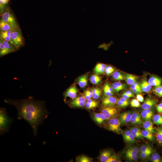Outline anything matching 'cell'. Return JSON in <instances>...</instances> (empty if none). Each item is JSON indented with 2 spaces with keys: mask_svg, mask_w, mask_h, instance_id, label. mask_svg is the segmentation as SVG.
Segmentation results:
<instances>
[{
  "mask_svg": "<svg viewBox=\"0 0 162 162\" xmlns=\"http://www.w3.org/2000/svg\"><path fill=\"white\" fill-rule=\"evenodd\" d=\"M131 90L134 93L137 94L140 93L142 92L141 89L138 88H134Z\"/></svg>",
  "mask_w": 162,
  "mask_h": 162,
  "instance_id": "db71d44e",
  "label": "cell"
},
{
  "mask_svg": "<svg viewBox=\"0 0 162 162\" xmlns=\"http://www.w3.org/2000/svg\"><path fill=\"white\" fill-rule=\"evenodd\" d=\"M135 139V138L131 134L129 136L125 142L129 144H133L135 143L136 142Z\"/></svg>",
  "mask_w": 162,
  "mask_h": 162,
  "instance_id": "ee69618b",
  "label": "cell"
},
{
  "mask_svg": "<svg viewBox=\"0 0 162 162\" xmlns=\"http://www.w3.org/2000/svg\"><path fill=\"white\" fill-rule=\"evenodd\" d=\"M153 92L157 95L162 97V86H161L155 87L153 89Z\"/></svg>",
  "mask_w": 162,
  "mask_h": 162,
  "instance_id": "74e56055",
  "label": "cell"
},
{
  "mask_svg": "<svg viewBox=\"0 0 162 162\" xmlns=\"http://www.w3.org/2000/svg\"><path fill=\"white\" fill-rule=\"evenodd\" d=\"M112 155V152L109 149H104L100 153L99 159L101 162H107V161Z\"/></svg>",
  "mask_w": 162,
  "mask_h": 162,
  "instance_id": "2e32d148",
  "label": "cell"
},
{
  "mask_svg": "<svg viewBox=\"0 0 162 162\" xmlns=\"http://www.w3.org/2000/svg\"><path fill=\"white\" fill-rule=\"evenodd\" d=\"M12 30L7 31L0 32V39L5 41H10V36Z\"/></svg>",
  "mask_w": 162,
  "mask_h": 162,
  "instance_id": "f1b7e54d",
  "label": "cell"
},
{
  "mask_svg": "<svg viewBox=\"0 0 162 162\" xmlns=\"http://www.w3.org/2000/svg\"><path fill=\"white\" fill-rule=\"evenodd\" d=\"M149 151H153L152 147L148 145H144L140 147V152H145Z\"/></svg>",
  "mask_w": 162,
  "mask_h": 162,
  "instance_id": "b9f144b4",
  "label": "cell"
},
{
  "mask_svg": "<svg viewBox=\"0 0 162 162\" xmlns=\"http://www.w3.org/2000/svg\"><path fill=\"white\" fill-rule=\"evenodd\" d=\"M91 83L94 84H97L101 81V77L97 74L92 75L90 79Z\"/></svg>",
  "mask_w": 162,
  "mask_h": 162,
  "instance_id": "e575fe53",
  "label": "cell"
},
{
  "mask_svg": "<svg viewBox=\"0 0 162 162\" xmlns=\"http://www.w3.org/2000/svg\"><path fill=\"white\" fill-rule=\"evenodd\" d=\"M130 105L131 106L134 107H139L141 106L140 101L135 99H132L131 100Z\"/></svg>",
  "mask_w": 162,
  "mask_h": 162,
  "instance_id": "f35d334b",
  "label": "cell"
},
{
  "mask_svg": "<svg viewBox=\"0 0 162 162\" xmlns=\"http://www.w3.org/2000/svg\"><path fill=\"white\" fill-rule=\"evenodd\" d=\"M152 161L153 162H160L161 161V159L160 155L158 153H153L151 158Z\"/></svg>",
  "mask_w": 162,
  "mask_h": 162,
  "instance_id": "8d00e7d4",
  "label": "cell"
},
{
  "mask_svg": "<svg viewBox=\"0 0 162 162\" xmlns=\"http://www.w3.org/2000/svg\"><path fill=\"white\" fill-rule=\"evenodd\" d=\"M4 101L15 107L19 118L23 119L29 124L36 136L38 126L42 124L49 113L45 102L36 100L31 96L20 100L6 99Z\"/></svg>",
  "mask_w": 162,
  "mask_h": 162,
  "instance_id": "6da1fadb",
  "label": "cell"
},
{
  "mask_svg": "<svg viewBox=\"0 0 162 162\" xmlns=\"http://www.w3.org/2000/svg\"><path fill=\"white\" fill-rule=\"evenodd\" d=\"M10 38V42L15 46L17 50L23 45V39L19 26L12 30Z\"/></svg>",
  "mask_w": 162,
  "mask_h": 162,
  "instance_id": "3957f363",
  "label": "cell"
},
{
  "mask_svg": "<svg viewBox=\"0 0 162 162\" xmlns=\"http://www.w3.org/2000/svg\"><path fill=\"white\" fill-rule=\"evenodd\" d=\"M130 123L134 124L140 125L142 123V119L141 115L136 111L132 113Z\"/></svg>",
  "mask_w": 162,
  "mask_h": 162,
  "instance_id": "7c38bea8",
  "label": "cell"
},
{
  "mask_svg": "<svg viewBox=\"0 0 162 162\" xmlns=\"http://www.w3.org/2000/svg\"><path fill=\"white\" fill-rule=\"evenodd\" d=\"M133 84L137 86L138 87H139L140 88V84H139V83L136 81H135Z\"/></svg>",
  "mask_w": 162,
  "mask_h": 162,
  "instance_id": "6f0895ef",
  "label": "cell"
},
{
  "mask_svg": "<svg viewBox=\"0 0 162 162\" xmlns=\"http://www.w3.org/2000/svg\"><path fill=\"white\" fill-rule=\"evenodd\" d=\"M6 0V1H9V0Z\"/></svg>",
  "mask_w": 162,
  "mask_h": 162,
  "instance_id": "680465c9",
  "label": "cell"
},
{
  "mask_svg": "<svg viewBox=\"0 0 162 162\" xmlns=\"http://www.w3.org/2000/svg\"><path fill=\"white\" fill-rule=\"evenodd\" d=\"M119 157L116 154H112L109 158L107 162H118Z\"/></svg>",
  "mask_w": 162,
  "mask_h": 162,
  "instance_id": "60d3db41",
  "label": "cell"
},
{
  "mask_svg": "<svg viewBox=\"0 0 162 162\" xmlns=\"http://www.w3.org/2000/svg\"><path fill=\"white\" fill-rule=\"evenodd\" d=\"M132 114L130 111L124 112L120 114L119 119L121 126L125 125L130 122Z\"/></svg>",
  "mask_w": 162,
  "mask_h": 162,
  "instance_id": "ba28073f",
  "label": "cell"
},
{
  "mask_svg": "<svg viewBox=\"0 0 162 162\" xmlns=\"http://www.w3.org/2000/svg\"><path fill=\"white\" fill-rule=\"evenodd\" d=\"M103 91L105 96H112L114 94V93H112L104 87L103 88Z\"/></svg>",
  "mask_w": 162,
  "mask_h": 162,
  "instance_id": "7dc6e473",
  "label": "cell"
},
{
  "mask_svg": "<svg viewBox=\"0 0 162 162\" xmlns=\"http://www.w3.org/2000/svg\"><path fill=\"white\" fill-rule=\"evenodd\" d=\"M155 133L158 142L159 144H162V127L157 128L155 129Z\"/></svg>",
  "mask_w": 162,
  "mask_h": 162,
  "instance_id": "83f0119b",
  "label": "cell"
},
{
  "mask_svg": "<svg viewBox=\"0 0 162 162\" xmlns=\"http://www.w3.org/2000/svg\"><path fill=\"white\" fill-rule=\"evenodd\" d=\"M139 148L137 147L130 146L128 147L124 152L125 155H137Z\"/></svg>",
  "mask_w": 162,
  "mask_h": 162,
  "instance_id": "d6986e66",
  "label": "cell"
},
{
  "mask_svg": "<svg viewBox=\"0 0 162 162\" xmlns=\"http://www.w3.org/2000/svg\"><path fill=\"white\" fill-rule=\"evenodd\" d=\"M12 120L8 115L5 108L0 109V132L2 135L9 131Z\"/></svg>",
  "mask_w": 162,
  "mask_h": 162,
  "instance_id": "7a4b0ae2",
  "label": "cell"
},
{
  "mask_svg": "<svg viewBox=\"0 0 162 162\" xmlns=\"http://www.w3.org/2000/svg\"><path fill=\"white\" fill-rule=\"evenodd\" d=\"M1 16V18L4 22L12 24H18L15 18L8 5Z\"/></svg>",
  "mask_w": 162,
  "mask_h": 162,
  "instance_id": "8992f818",
  "label": "cell"
},
{
  "mask_svg": "<svg viewBox=\"0 0 162 162\" xmlns=\"http://www.w3.org/2000/svg\"><path fill=\"white\" fill-rule=\"evenodd\" d=\"M125 156L127 160L130 161H136L138 159L137 155H128Z\"/></svg>",
  "mask_w": 162,
  "mask_h": 162,
  "instance_id": "bcb514c9",
  "label": "cell"
},
{
  "mask_svg": "<svg viewBox=\"0 0 162 162\" xmlns=\"http://www.w3.org/2000/svg\"><path fill=\"white\" fill-rule=\"evenodd\" d=\"M142 136L144 138L151 141L154 140V137L153 134L150 131L145 129L142 130Z\"/></svg>",
  "mask_w": 162,
  "mask_h": 162,
  "instance_id": "1f68e13d",
  "label": "cell"
},
{
  "mask_svg": "<svg viewBox=\"0 0 162 162\" xmlns=\"http://www.w3.org/2000/svg\"><path fill=\"white\" fill-rule=\"evenodd\" d=\"M106 66V65L104 64L98 63L95 66L94 69V71L97 75L102 74L104 72Z\"/></svg>",
  "mask_w": 162,
  "mask_h": 162,
  "instance_id": "cb8c5ba5",
  "label": "cell"
},
{
  "mask_svg": "<svg viewBox=\"0 0 162 162\" xmlns=\"http://www.w3.org/2000/svg\"><path fill=\"white\" fill-rule=\"evenodd\" d=\"M112 76L114 80L118 81L125 79V75L118 71L114 72L112 74Z\"/></svg>",
  "mask_w": 162,
  "mask_h": 162,
  "instance_id": "f546056e",
  "label": "cell"
},
{
  "mask_svg": "<svg viewBox=\"0 0 162 162\" xmlns=\"http://www.w3.org/2000/svg\"><path fill=\"white\" fill-rule=\"evenodd\" d=\"M112 86L115 91L118 92L120 91L125 89L126 86L120 82H114Z\"/></svg>",
  "mask_w": 162,
  "mask_h": 162,
  "instance_id": "7402d4cb",
  "label": "cell"
},
{
  "mask_svg": "<svg viewBox=\"0 0 162 162\" xmlns=\"http://www.w3.org/2000/svg\"><path fill=\"white\" fill-rule=\"evenodd\" d=\"M140 114L143 120L151 121L153 116V111L151 109L143 110Z\"/></svg>",
  "mask_w": 162,
  "mask_h": 162,
  "instance_id": "9a60e30c",
  "label": "cell"
},
{
  "mask_svg": "<svg viewBox=\"0 0 162 162\" xmlns=\"http://www.w3.org/2000/svg\"><path fill=\"white\" fill-rule=\"evenodd\" d=\"M148 82L152 86H161L162 84V79L156 75H152L150 76Z\"/></svg>",
  "mask_w": 162,
  "mask_h": 162,
  "instance_id": "4fadbf2b",
  "label": "cell"
},
{
  "mask_svg": "<svg viewBox=\"0 0 162 162\" xmlns=\"http://www.w3.org/2000/svg\"><path fill=\"white\" fill-rule=\"evenodd\" d=\"M86 99L84 96H80L73 99L69 103L73 107H82L85 105Z\"/></svg>",
  "mask_w": 162,
  "mask_h": 162,
  "instance_id": "52a82bcc",
  "label": "cell"
},
{
  "mask_svg": "<svg viewBox=\"0 0 162 162\" xmlns=\"http://www.w3.org/2000/svg\"><path fill=\"white\" fill-rule=\"evenodd\" d=\"M18 26V24H13L4 22L1 18L0 20V32L12 30Z\"/></svg>",
  "mask_w": 162,
  "mask_h": 162,
  "instance_id": "9c48e42d",
  "label": "cell"
},
{
  "mask_svg": "<svg viewBox=\"0 0 162 162\" xmlns=\"http://www.w3.org/2000/svg\"><path fill=\"white\" fill-rule=\"evenodd\" d=\"M114 71L115 69L112 67L108 66L106 67L104 72L107 75H110L113 74Z\"/></svg>",
  "mask_w": 162,
  "mask_h": 162,
  "instance_id": "ab89813d",
  "label": "cell"
},
{
  "mask_svg": "<svg viewBox=\"0 0 162 162\" xmlns=\"http://www.w3.org/2000/svg\"><path fill=\"white\" fill-rule=\"evenodd\" d=\"M119 118H113L109 120L106 124V128L109 130L116 134H122L123 131L120 128Z\"/></svg>",
  "mask_w": 162,
  "mask_h": 162,
  "instance_id": "277c9868",
  "label": "cell"
},
{
  "mask_svg": "<svg viewBox=\"0 0 162 162\" xmlns=\"http://www.w3.org/2000/svg\"><path fill=\"white\" fill-rule=\"evenodd\" d=\"M127 92L130 93L131 97H134V92L132 90H128L127 91Z\"/></svg>",
  "mask_w": 162,
  "mask_h": 162,
  "instance_id": "9f6ffc18",
  "label": "cell"
},
{
  "mask_svg": "<svg viewBox=\"0 0 162 162\" xmlns=\"http://www.w3.org/2000/svg\"><path fill=\"white\" fill-rule=\"evenodd\" d=\"M78 92V89L75 86H71L68 88L64 94V98L69 97L72 99L76 97Z\"/></svg>",
  "mask_w": 162,
  "mask_h": 162,
  "instance_id": "8fae6325",
  "label": "cell"
},
{
  "mask_svg": "<svg viewBox=\"0 0 162 162\" xmlns=\"http://www.w3.org/2000/svg\"><path fill=\"white\" fill-rule=\"evenodd\" d=\"M116 98L112 96H105L103 98L102 104L104 107L113 106L117 103Z\"/></svg>",
  "mask_w": 162,
  "mask_h": 162,
  "instance_id": "30bf717a",
  "label": "cell"
},
{
  "mask_svg": "<svg viewBox=\"0 0 162 162\" xmlns=\"http://www.w3.org/2000/svg\"><path fill=\"white\" fill-rule=\"evenodd\" d=\"M2 40L4 45L7 54L15 52L17 50L15 46L10 41Z\"/></svg>",
  "mask_w": 162,
  "mask_h": 162,
  "instance_id": "e0dca14e",
  "label": "cell"
},
{
  "mask_svg": "<svg viewBox=\"0 0 162 162\" xmlns=\"http://www.w3.org/2000/svg\"><path fill=\"white\" fill-rule=\"evenodd\" d=\"M156 102V100L154 99L147 98L142 105V109L143 110L151 109L155 105Z\"/></svg>",
  "mask_w": 162,
  "mask_h": 162,
  "instance_id": "5bb4252c",
  "label": "cell"
},
{
  "mask_svg": "<svg viewBox=\"0 0 162 162\" xmlns=\"http://www.w3.org/2000/svg\"><path fill=\"white\" fill-rule=\"evenodd\" d=\"M136 98L139 101L142 102L144 100V99L142 95L140 94H137L136 96Z\"/></svg>",
  "mask_w": 162,
  "mask_h": 162,
  "instance_id": "f907efd6",
  "label": "cell"
},
{
  "mask_svg": "<svg viewBox=\"0 0 162 162\" xmlns=\"http://www.w3.org/2000/svg\"><path fill=\"white\" fill-rule=\"evenodd\" d=\"M7 54L4 45L2 40L0 39V56L2 57Z\"/></svg>",
  "mask_w": 162,
  "mask_h": 162,
  "instance_id": "d590c367",
  "label": "cell"
},
{
  "mask_svg": "<svg viewBox=\"0 0 162 162\" xmlns=\"http://www.w3.org/2000/svg\"><path fill=\"white\" fill-rule=\"evenodd\" d=\"M140 88L142 92H149L152 88V86L146 79H143L140 84Z\"/></svg>",
  "mask_w": 162,
  "mask_h": 162,
  "instance_id": "ffe728a7",
  "label": "cell"
},
{
  "mask_svg": "<svg viewBox=\"0 0 162 162\" xmlns=\"http://www.w3.org/2000/svg\"><path fill=\"white\" fill-rule=\"evenodd\" d=\"M161 116H162V113H161Z\"/></svg>",
  "mask_w": 162,
  "mask_h": 162,
  "instance_id": "91938a15",
  "label": "cell"
},
{
  "mask_svg": "<svg viewBox=\"0 0 162 162\" xmlns=\"http://www.w3.org/2000/svg\"><path fill=\"white\" fill-rule=\"evenodd\" d=\"M101 112L105 116L106 120L116 118L118 115V110L113 106L104 107L101 110Z\"/></svg>",
  "mask_w": 162,
  "mask_h": 162,
  "instance_id": "5b68a950",
  "label": "cell"
},
{
  "mask_svg": "<svg viewBox=\"0 0 162 162\" xmlns=\"http://www.w3.org/2000/svg\"><path fill=\"white\" fill-rule=\"evenodd\" d=\"M137 77L136 76L128 73H126L125 75V80L127 84L131 85L136 81Z\"/></svg>",
  "mask_w": 162,
  "mask_h": 162,
  "instance_id": "484cf974",
  "label": "cell"
},
{
  "mask_svg": "<svg viewBox=\"0 0 162 162\" xmlns=\"http://www.w3.org/2000/svg\"><path fill=\"white\" fill-rule=\"evenodd\" d=\"M93 118V120L99 124L103 123L106 120L105 116L101 112L94 114Z\"/></svg>",
  "mask_w": 162,
  "mask_h": 162,
  "instance_id": "44dd1931",
  "label": "cell"
},
{
  "mask_svg": "<svg viewBox=\"0 0 162 162\" xmlns=\"http://www.w3.org/2000/svg\"><path fill=\"white\" fill-rule=\"evenodd\" d=\"M131 134L130 130H127L123 131L122 135L125 142L127 140Z\"/></svg>",
  "mask_w": 162,
  "mask_h": 162,
  "instance_id": "f6af8a7d",
  "label": "cell"
},
{
  "mask_svg": "<svg viewBox=\"0 0 162 162\" xmlns=\"http://www.w3.org/2000/svg\"><path fill=\"white\" fill-rule=\"evenodd\" d=\"M98 105V103L97 101L90 99L87 100L85 106L87 109L90 110L97 107Z\"/></svg>",
  "mask_w": 162,
  "mask_h": 162,
  "instance_id": "4316f807",
  "label": "cell"
},
{
  "mask_svg": "<svg viewBox=\"0 0 162 162\" xmlns=\"http://www.w3.org/2000/svg\"><path fill=\"white\" fill-rule=\"evenodd\" d=\"M92 98L94 100L98 99L101 96V92L98 88H95L92 89Z\"/></svg>",
  "mask_w": 162,
  "mask_h": 162,
  "instance_id": "4dcf8cb0",
  "label": "cell"
},
{
  "mask_svg": "<svg viewBox=\"0 0 162 162\" xmlns=\"http://www.w3.org/2000/svg\"><path fill=\"white\" fill-rule=\"evenodd\" d=\"M106 88L109 90L112 93H114V90L110 85L108 83H106L104 85V87Z\"/></svg>",
  "mask_w": 162,
  "mask_h": 162,
  "instance_id": "c3c4849f",
  "label": "cell"
},
{
  "mask_svg": "<svg viewBox=\"0 0 162 162\" xmlns=\"http://www.w3.org/2000/svg\"><path fill=\"white\" fill-rule=\"evenodd\" d=\"M93 159L87 156L82 155L76 158V162H91Z\"/></svg>",
  "mask_w": 162,
  "mask_h": 162,
  "instance_id": "d6a6232c",
  "label": "cell"
},
{
  "mask_svg": "<svg viewBox=\"0 0 162 162\" xmlns=\"http://www.w3.org/2000/svg\"><path fill=\"white\" fill-rule=\"evenodd\" d=\"M119 100L125 104L127 106L128 105L129 103L128 99H126L122 97H121Z\"/></svg>",
  "mask_w": 162,
  "mask_h": 162,
  "instance_id": "681fc988",
  "label": "cell"
},
{
  "mask_svg": "<svg viewBox=\"0 0 162 162\" xmlns=\"http://www.w3.org/2000/svg\"><path fill=\"white\" fill-rule=\"evenodd\" d=\"M156 107L157 111L160 113H162V103L157 105Z\"/></svg>",
  "mask_w": 162,
  "mask_h": 162,
  "instance_id": "816d5d0a",
  "label": "cell"
},
{
  "mask_svg": "<svg viewBox=\"0 0 162 162\" xmlns=\"http://www.w3.org/2000/svg\"><path fill=\"white\" fill-rule=\"evenodd\" d=\"M87 76L86 74L79 77L77 80L78 85L81 88H84L87 86Z\"/></svg>",
  "mask_w": 162,
  "mask_h": 162,
  "instance_id": "d4e9b609",
  "label": "cell"
},
{
  "mask_svg": "<svg viewBox=\"0 0 162 162\" xmlns=\"http://www.w3.org/2000/svg\"><path fill=\"white\" fill-rule=\"evenodd\" d=\"M130 130L131 134L135 138L143 139L144 138L142 134V130L140 128L134 127L130 128Z\"/></svg>",
  "mask_w": 162,
  "mask_h": 162,
  "instance_id": "ac0fdd59",
  "label": "cell"
},
{
  "mask_svg": "<svg viewBox=\"0 0 162 162\" xmlns=\"http://www.w3.org/2000/svg\"><path fill=\"white\" fill-rule=\"evenodd\" d=\"M116 103L118 106L122 107H124L127 106L125 104L119 99L117 100Z\"/></svg>",
  "mask_w": 162,
  "mask_h": 162,
  "instance_id": "f5cc1de1",
  "label": "cell"
},
{
  "mask_svg": "<svg viewBox=\"0 0 162 162\" xmlns=\"http://www.w3.org/2000/svg\"><path fill=\"white\" fill-rule=\"evenodd\" d=\"M143 127L145 130H147L152 134L155 133V129L153 127V123L150 121H145L143 123Z\"/></svg>",
  "mask_w": 162,
  "mask_h": 162,
  "instance_id": "603a6c76",
  "label": "cell"
},
{
  "mask_svg": "<svg viewBox=\"0 0 162 162\" xmlns=\"http://www.w3.org/2000/svg\"><path fill=\"white\" fill-rule=\"evenodd\" d=\"M153 151H149L145 152H140V157L142 159H145L148 157L152 154Z\"/></svg>",
  "mask_w": 162,
  "mask_h": 162,
  "instance_id": "7bdbcfd3",
  "label": "cell"
},
{
  "mask_svg": "<svg viewBox=\"0 0 162 162\" xmlns=\"http://www.w3.org/2000/svg\"><path fill=\"white\" fill-rule=\"evenodd\" d=\"M153 123L157 125L162 124V116L158 114H155L153 116Z\"/></svg>",
  "mask_w": 162,
  "mask_h": 162,
  "instance_id": "836d02e7",
  "label": "cell"
},
{
  "mask_svg": "<svg viewBox=\"0 0 162 162\" xmlns=\"http://www.w3.org/2000/svg\"><path fill=\"white\" fill-rule=\"evenodd\" d=\"M122 97H124L126 99H129V98H131L130 96L128 95L127 94H126L124 93L122 94Z\"/></svg>",
  "mask_w": 162,
  "mask_h": 162,
  "instance_id": "11a10c76",
  "label": "cell"
}]
</instances>
